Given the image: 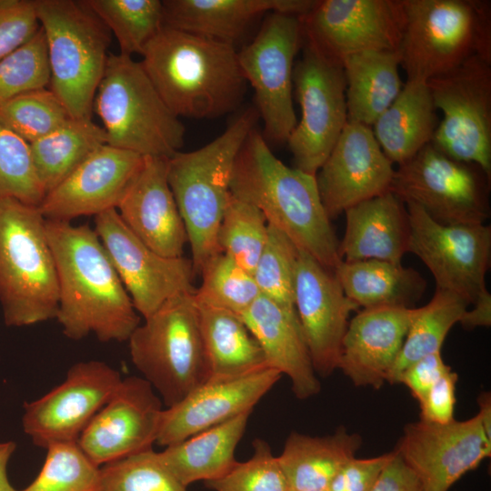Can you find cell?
<instances>
[{
	"mask_svg": "<svg viewBox=\"0 0 491 491\" xmlns=\"http://www.w3.org/2000/svg\"><path fill=\"white\" fill-rule=\"evenodd\" d=\"M45 229L58 278L55 319L64 335L127 341L140 316L95 229L46 219Z\"/></svg>",
	"mask_w": 491,
	"mask_h": 491,
	"instance_id": "1",
	"label": "cell"
},
{
	"mask_svg": "<svg viewBox=\"0 0 491 491\" xmlns=\"http://www.w3.org/2000/svg\"><path fill=\"white\" fill-rule=\"evenodd\" d=\"M230 193L256 206L268 225L326 268L335 271L342 262L316 175L285 165L255 128L236 156Z\"/></svg>",
	"mask_w": 491,
	"mask_h": 491,
	"instance_id": "2",
	"label": "cell"
},
{
	"mask_svg": "<svg viewBox=\"0 0 491 491\" xmlns=\"http://www.w3.org/2000/svg\"><path fill=\"white\" fill-rule=\"evenodd\" d=\"M140 61L178 117L213 119L235 111L247 82L234 45L163 25Z\"/></svg>",
	"mask_w": 491,
	"mask_h": 491,
	"instance_id": "3",
	"label": "cell"
},
{
	"mask_svg": "<svg viewBox=\"0 0 491 491\" xmlns=\"http://www.w3.org/2000/svg\"><path fill=\"white\" fill-rule=\"evenodd\" d=\"M258 116L256 109L247 108L207 145L168 158L167 180L186 230L195 276L221 253L217 232L231 195L235 162Z\"/></svg>",
	"mask_w": 491,
	"mask_h": 491,
	"instance_id": "4",
	"label": "cell"
},
{
	"mask_svg": "<svg viewBox=\"0 0 491 491\" xmlns=\"http://www.w3.org/2000/svg\"><path fill=\"white\" fill-rule=\"evenodd\" d=\"M0 305L8 326L55 319L58 278L38 206L0 198Z\"/></svg>",
	"mask_w": 491,
	"mask_h": 491,
	"instance_id": "5",
	"label": "cell"
},
{
	"mask_svg": "<svg viewBox=\"0 0 491 491\" xmlns=\"http://www.w3.org/2000/svg\"><path fill=\"white\" fill-rule=\"evenodd\" d=\"M397 53L407 81L444 75L469 58L491 60V4L486 0H403Z\"/></svg>",
	"mask_w": 491,
	"mask_h": 491,
	"instance_id": "6",
	"label": "cell"
},
{
	"mask_svg": "<svg viewBox=\"0 0 491 491\" xmlns=\"http://www.w3.org/2000/svg\"><path fill=\"white\" fill-rule=\"evenodd\" d=\"M44 31L50 90L72 118L92 119L112 34L87 0H34Z\"/></svg>",
	"mask_w": 491,
	"mask_h": 491,
	"instance_id": "7",
	"label": "cell"
},
{
	"mask_svg": "<svg viewBox=\"0 0 491 491\" xmlns=\"http://www.w3.org/2000/svg\"><path fill=\"white\" fill-rule=\"evenodd\" d=\"M94 110L111 146L169 158L184 145L185 125L165 105L141 62L132 56L109 54Z\"/></svg>",
	"mask_w": 491,
	"mask_h": 491,
	"instance_id": "8",
	"label": "cell"
},
{
	"mask_svg": "<svg viewBox=\"0 0 491 491\" xmlns=\"http://www.w3.org/2000/svg\"><path fill=\"white\" fill-rule=\"evenodd\" d=\"M195 292L165 301L127 340L134 366L165 407L177 404L209 379Z\"/></svg>",
	"mask_w": 491,
	"mask_h": 491,
	"instance_id": "9",
	"label": "cell"
},
{
	"mask_svg": "<svg viewBox=\"0 0 491 491\" xmlns=\"http://www.w3.org/2000/svg\"><path fill=\"white\" fill-rule=\"evenodd\" d=\"M490 180L480 166L456 160L431 142L395 170L390 192L442 225H483L490 216Z\"/></svg>",
	"mask_w": 491,
	"mask_h": 491,
	"instance_id": "10",
	"label": "cell"
},
{
	"mask_svg": "<svg viewBox=\"0 0 491 491\" xmlns=\"http://www.w3.org/2000/svg\"><path fill=\"white\" fill-rule=\"evenodd\" d=\"M301 47L293 70L301 118L286 143L294 167L316 175L347 124L346 82L341 62L304 35Z\"/></svg>",
	"mask_w": 491,
	"mask_h": 491,
	"instance_id": "11",
	"label": "cell"
},
{
	"mask_svg": "<svg viewBox=\"0 0 491 491\" xmlns=\"http://www.w3.org/2000/svg\"><path fill=\"white\" fill-rule=\"evenodd\" d=\"M426 83L443 113L431 143L456 160L477 165L491 178V60L473 56Z\"/></svg>",
	"mask_w": 491,
	"mask_h": 491,
	"instance_id": "12",
	"label": "cell"
},
{
	"mask_svg": "<svg viewBox=\"0 0 491 491\" xmlns=\"http://www.w3.org/2000/svg\"><path fill=\"white\" fill-rule=\"evenodd\" d=\"M302 43L301 16L271 12L254 40L237 52L244 76L255 90L266 141L286 143L297 124L293 70Z\"/></svg>",
	"mask_w": 491,
	"mask_h": 491,
	"instance_id": "13",
	"label": "cell"
},
{
	"mask_svg": "<svg viewBox=\"0 0 491 491\" xmlns=\"http://www.w3.org/2000/svg\"><path fill=\"white\" fill-rule=\"evenodd\" d=\"M405 204L410 222L408 252L430 270L436 288L463 298L469 306L490 298L486 286L491 258L490 225H442L417 205Z\"/></svg>",
	"mask_w": 491,
	"mask_h": 491,
	"instance_id": "14",
	"label": "cell"
},
{
	"mask_svg": "<svg viewBox=\"0 0 491 491\" xmlns=\"http://www.w3.org/2000/svg\"><path fill=\"white\" fill-rule=\"evenodd\" d=\"M94 229L144 318L171 297L195 291L192 260L166 257L152 250L125 225L115 208L95 215Z\"/></svg>",
	"mask_w": 491,
	"mask_h": 491,
	"instance_id": "15",
	"label": "cell"
},
{
	"mask_svg": "<svg viewBox=\"0 0 491 491\" xmlns=\"http://www.w3.org/2000/svg\"><path fill=\"white\" fill-rule=\"evenodd\" d=\"M122 378L105 362L75 363L60 385L25 405V433L35 445L45 449L52 445L76 443Z\"/></svg>",
	"mask_w": 491,
	"mask_h": 491,
	"instance_id": "16",
	"label": "cell"
},
{
	"mask_svg": "<svg viewBox=\"0 0 491 491\" xmlns=\"http://www.w3.org/2000/svg\"><path fill=\"white\" fill-rule=\"evenodd\" d=\"M303 35L339 62L363 52L397 51L403 0H322L301 17Z\"/></svg>",
	"mask_w": 491,
	"mask_h": 491,
	"instance_id": "17",
	"label": "cell"
},
{
	"mask_svg": "<svg viewBox=\"0 0 491 491\" xmlns=\"http://www.w3.org/2000/svg\"><path fill=\"white\" fill-rule=\"evenodd\" d=\"M164 408L145 379L122 378L76 444L99 467L150 449L156 443Z\"/></svg>",
	"mask_w": 491,
	"mask_h": 491,
	"instance_id": "18",
	"label": "cell"
},
{
	"mask_svg": "<svg viewBox=\"0 0 491 491\" xmlns=\"http://www.w3.org/2000/svg\"><path fill=\"white\" fill-rule=\"evenodd\" d=\"M426 491H448L491 456L481 416L438 425L407 424L395 449Z\"/></svg>",
	"mask_w": 491,
	"mask_h": 491,
	"instance_id": "19",
	"label": "cell"
},
{
	"mask_svg": "<svg viewBox=\"0 0 491 491\" xmlns=\"http://www.w3.org/2000/svg\"><path fill=\"white\" fill-rule=\"evenodd\" d=\"M294 305L314 369L326 377L339 367L348 316L359 307L346 297L335 271L301 249Z\"/></svg>",
	"mask_w": 491,
	"mask_h": 491,
	"instance_id": "20",
	"label": "cell"
},
{
	"mask_svg": "<svg viewBox=\"0 0 491 491\" xmlns=\"http://www.w3.org/2000/svg\"><path fill=\"white\" fill-rule=\"evenodd\" d=\"M395 169L372 128L347 122L316 175L329 219L349 207L390 191Z\"/></svg>",
	"mask_w": 491,
	"mask_h": 491,
	"instance_id": "21",
	"label": "cell"
},
{
	"mask_svg": "<svg viewBox=\"0 0 491 491\" xmlns=\"http://www.w3.org/2000/svg\"><path fill=\"white\" fill-rule=\"evenodd\" d=\"M143 159L105 144L49 191L38 209L46 220L62 222L116 209Z\"/></svg>",
	"mask_w": 491,
	"mask_h": 491,
	"instance_id": "22",
	"label": "cell"
},
{
	"mask_svg": "<svg viewBox=\"0 0 491 491\" xmlns=\"http://www.w3.org/2000/svg\"><path fill=\"white\" fill-rule=\"evenodd\" d=\"M281 376L268 367L239 377L208 379L177 404L164 408L156 444L165 447L176 444L253 411Z\"/></svg>",
	"mask_w": 491,
	"mask_h": 491,
	"instance_id": "23",
	"label": "cell"
},
{
	"mask_svg": "<svg viewBox=\"0 0 491 491\" xmlns=\"http://www.w3.org/2000/svg\"><path fill=\"white\" fill-rule=\"evenodd\" d=\"M167 157L144 156L116 210L148 247L166 257L183 256L186 230L167 180Z\"/></svg>",
	"mask_w": 491,
	"mask_h": 491,
	"instance_id": "24",
	"label": "cell"
},
{
	"mask_svg": "<svg viewBox=\"0 0 491 491\" xmlns=\"http://www.w3.org/2000/svg\"><path fill=\"white\" fill-rule=\"evenodd\" d=\"M418 308L363 309L348 323L338 368L356 386L379 389L387 381Z\"/></svg>",
	"mask_w": 491,
	"mask_h": 491,
	"instance_id": "25",
	"label": "cell"
},
{
	"mask_svg": "<svg viewBox=\"0 0 491 491\" xmlns=\"http://www.w3.org/2000/svg\"><path fill=\"white\" fill-rule=\"evenodd\" d=\"M239 316L261 346L268 367L289 377L296 398L307 399L320 392L296 309L260 294Z\"/></svg>",
	"mask_w": 491,
	"mask_h": 491,
	"instance_id": "26",
	"label": "cell"
},
{
	"mask_svg": "<svg viewBox=\"0 0 491 491\" xmlns=\"http://www.w3.org/2000/svg\"><path fill=\"white\" fill-rule=\"evenodd\" d=\"M345 214L346 232L338 246L342 261L401 264L410 240L408 212L401 199L389 191L349 207Z\"/></svg>",
	"mask_w": 491,
	"mask_h": 491,
	"instance_id": "27",
	"label": "cell"
},
{
	"mask_svg": "<svg viewBox=\"0 0 491 491\" xmlns=\"http://www.w3.org/2000/svg\"><path fill=\"white\" fill-rule=\"evenodd\" d=\"M314 0H165L163 25L234 45L266 13L304 16Z\"/></svg>",
	"mask_w": 491,
	"mask_h": 491,
	"instance_id": "28",
	"label": "cell"
},
{
	"mask_svg": "<svg viewBox=\"0 0 491 491\" xmlns=\"http://www.w3.org/2000/svg\"><path fill=\"white\" fill-rule=\"evenodd\" d=\"M437 125L427 83L406 81L371 128L386 157L401 165L432 142Z\"/></svg>",
	"mask_w": 491,
	"mask_h": 491,
	"instance_id": "29",
	"label": "cell"
},
{
	"mask_svg": "<svg viewBox=\"0 0 491 491\" xmlns=\"http://www.w3.org/2000/svg\"><path fill=\"white\" fill-rule=\"evenodd\" d=\"M252 411L165 447L159 457L185 486L225 476L237 463L235 452Z\"/></svg>",
	"mask_w": 491,
	"mask_h": 491,
	"instance_id": "30",
	"label": "cell"
},
{
	"mask_svg": "<svg viewBox=\"0 0 491 491\" xmlns=\"http://www.w3.org/2000/svg\"><path fill=\"white\" fill-rule=\"evenodd\" d=\"M361 445V436L344 427L325 436L292 432L277 460L288 488H327L338 471L356 456Z\"/></svg>",
	"mask_w": 491,
	"mask_h": 491,
	"instance_id": "31",
	"label": "cell"
},
{
	"mask_svg": "<svg viewBox=\"0 0 491 491\" xmlns=\"http://www.w3.org/2000/svg\"><path fill=\"white\" fill-rule=\"evenodd\" d=\"M335 274L346 297L364 309L414 308L426 288L418 271L382 260L342 261Z\"/></svg>",
	"mask_w": 491,
	"mask_h": 491,
	"instance_id": "32",
	"label": "cell"
},
{
	"mask_svg": "<svg viewBox=\"0 0 491 491\" xmlns=\"http://www.w3.org/2000/svg\"><path fill=\"white\" fill-rule=\"evenodd\" d=\"M347 122L372 127L403 88L397 51H370L342 59Z\"/></svg>",
	"mask_w": 491,
	"mask_h": 491,
	"instance_id": "33",
	"label": "cell"
},
{
	"mask_svg": "<svg viewBox=\"0 0 491 491\" xmlns=\"http://www.w3.org/2000/svg\"><path fill=\"white\" fill-rule=\"evenodd\" d=\"M197 307L209 379L239 377L268 368L261 346L238 314L209 306Z\"/></svg>",
	"mask_w": 491,
	"mask_h": 491,
	"instance_id": "34",
	"label": "cell"
},
{
	"mask_svg": "<svg viewBox=\"0 0 491 491\" xmlns=\"http://www.w3.org/2000/svg\"><path fill=\"white\" fill-rule=\"evenodd\" d=\"M106 142L103 126L92 119L71 118L52 133L31 143L35 168L45 193Z\"/></svg>",
	"mask_w": 491,
	"mask_h": 491,
	"instance_id": "35",
	"label": "cell"
},
{
	"mask_svg": "<svg viewBox=\"0 0 491 491\" xmlns=\"http://www.w3.org/2000/svg\"><path fill=\"white\" fill-rule=\"evenodd\" d=\"M468 306L463 298L436 288L430 302L418 308L386 382L396 384L399 375L407 366L426 356L440 352L447 333L460 322Z\"/></svg>",
	"mask_w": 491,
	"mask_h": 491,
	"instance_id": "36",
	"label": "cell"
},
{
	"mask_svg": "<svg viewBox=\"0 0 491 491\" xmlns=\"http://www.w3.org/2000/svg\"><path fill=\"white\" fill-rule=\"evenodd\" d=\"M117 40L120 54L143 55L163 26L160 0H87Z\"/></svg>",
	"mask_w": 491,
	"mask_h": 491,
	"instance_id": "37",
	"label": "cell"
},
{
	"mask_svg": "<svg viewBox=\"0 0 491 491\" xmlns=\"http://www.w3.org/2000/svg\"><path fill=\"white\" fill-rule=\"evenodd\" d=\"M268 224L254 205L230 195L217 232V245L241 267L253 273L265 247Z\"/></svg>",
	"mask_w": 491,
	"mask_h": 491,
	"instance_id": "38",
	"label": "cell"
},
{
	"mask_svg": "<svg viewBox=\"0 0 491 491\" xmlns=\"http://www.w3.org/2000/svg\"><path fill=\"white\" fill-rule=\"evenodd\" d=\"M199 276L202 283L194 294L197 305L240 315L260 295L253 275L223 253L211 258Z\"/></svg>",
	"mask_w": 491,
	"mask_h": 491,
	"instance_id": "39",
	"label": "cell"
},
{
	"mask_svg": "<svg viewBox=\"0 0 491 491\" xmlns=\"http://www.w3.org/2000/svg\"><path fill=\"white\" fill-rule=\"evenodd\" d=\"M71 118L65 105L46 87L30 90L0 103V123L29 144Z\"/></svg>",
	"mask_w": 491,
	"mask_h": 491,
	"instance_id": "40",
	"label": "cell"
},
{
	"mask_svg": "<svg viewBox=\"0 0 491 491\" xmlns=\"http://www.w3.org/2000/svg\"><path fill=\"white\" fill-rule=\"evenodd\" d=\"M298 254L283 232L268 225L266 243L252 273L261 295L291 310Z\"/></svg>",
	"mask_w": 491,
	"mask_h": 491,
	"instance_id": "41",
	"label": "cell"
},
{
	"mask_svg": "<svg viewBox=\"0 0 491 491\" xmlns=\"http://www.w3.org/2000/svg\"><path fill=\"white\" fill-rule=\"evenodd\" d=\"M35 480L20 491H100V467L76 443L52 445Z\"/></svg>",
	"mask_w": 491,
	"mask_h": 491,
	"instance_id": "42",
	"label": "cell"
},
{
	"mask_svg": "<svg viewBox=\"0 0 491 491\" xmlns=\"http://www.w3.org/2000/svg\"><path fill=\"white\" fill-rule=\"evenodd\" d=\"M100 491H188L153 448L100 466Z\"/></svg>",
	"mask_w": 491,
	"mask_h": 491,
	"instance_id": "43",
	"label": "cell"
},
{
	"mask_svg": "<svg viewBox=\"0 0 491 491\" xmlns=\"http://www.w3.org/2000/svg\"><path fill=\"white\" fill-rule=\"evenodd\" d=\"M45 195L30 144L0 123V198L39 206Z\"/></svg>",
	"mask_w": 491,
	"mask_h": 491,
	"instance_id": "44",
	"label": "cell"
},
{
	"mask_svg": "<svg viewBox=\"0 0 491 491\" xmlns=\"http://www.w3.org/2000/svg\"><path fill=\"white\" fill-rule=\"evenodd\" d=\"M50 82L44 31L0 60V103L22 93L46 87Z\"/></svg>",
	"mask_w": 491,
	"mask_h": 491,
	"instance_id": "45",
	"label": "cell"
},
{
	"mask_svg": "<svg viewBox=\"0 0 491 491\" xmlns=\"http://www.w3.org/2000/svg\"><path fill=\"white\" fill-rule=\"evenodd\" d=\"M253 454L245 462H238L225 476L205 482L214 491H287L288 486L277 456L269 444L254 440Z\"/></svg>",
	"mask_w": 491,
	"mask_h": 491,
	"instance_id": "46",
	"label": "cell"
},
{
	"mask_svg": "<svg viewBox=\"0 0 491 491\" xmlns=\"http://www.w3.org/2000/svg\"><path fill=\"white\" fill-rule=\"evenodd\" d=\"M40 29L34 0H0V60Z\"/></svg>",
	"mask_w": 491,
	"mask_h": 491,
	"instance_id": "47",
	"label": "cell"
},
{
	"mask_svg": "<svg viewBox=\"0 0 491 491\" xmlns=\"http://www.w3.org/2000/svg\"><path fill=\"white\" fill-rule=\"evenodd\" d=\"M395 450L378 456L349 460L335 476L328 491H372Z\"/></svg>",
	"mask_w": 491,
	"mask_h": 491,
	"instance_id": "48",
	"label": "cell"
},
{
	"mask_svg": "<svg viewBox=\"0 0 491 491\" xmlns=\"http://www.w3.org/2000/svg\"><path fill=\"white\" fill-rule=\"evenodd\" d=\"M457 374L452 370L443 376L419 402L420 420L444 425L453 421Z\"/></svg>",
	"mask_w": 491,
	"mask_h": 491,
	"instance_id": "49",
	"label": "cell"
},
{
	"mask_svg": "<svg viewBox=\"0 0 491 491\" xmlns=\"http://www.w3.org/2000/svg\"><path fill=\"white\" fill-rule=\"evenodd\" d=\"M451 370V367L444 362L441 353L436 352L407 366L399 375L396 384H404L419 403L429 389Z\"/></svg>",
	"mask_w": 491,
	"mask_h": 491,
	"instance_id": "50",
	"label": "cell"
},
{
	"mask_svg": "<svg viewBox=\"0 0 491 491\" xmlns=\"http://www.w3.org/2000/svg\"><path fill=\"white\" fill-rule=\"evenodd\" d=\"M372 491H426L416 475L395 450Z\"/></svg>",
	"mask_w": 491,
	"mask_h": 491,
	"instance_id": "51",
	"label": "cell"
},
{
	"mask_svg": "<svg viewBox=\"0 0 491 491\" xmlns=\"http://www.w3.org/2000/svg\"><path fill=\"white\" fill-rule=\"evenodd\" d=\"M466 310L459 323L467 329L491 325V298L485 299Z\"/></svg>",
	"mask_w": 491,
	"mask_h": 491,
	"instance_id": "52",
	"label": "cell"
},
{
	"mask_svg": "<svg viewBox=\"0 0 491 491\" xmlns=\"http://www.w3.org/2000/svg\"><path fill=\"white\" fill-rule=\"evenodd\" d=\"M15 449L14 442L0 443V491H18L12 486L6 474L7 464Z\"/></svg>",
	"mask_w": 491,
	"mask_h": 491,
	"instance_id": "53",
	"label": "cell"
},
{
	"mask_svg": "<svg viewBox=\"0 0 491 491\" xmlns=\"http://www.w3.org/2000/svg\"><path fill=\"white\" fill-rule=\"evenodd\" d=\"M478 414L486 436L491 439V395L489 392L482 393L478 398Z\"/></svg>",
	"mask_w": 491,
	"mask_h": 491,
	"instance_id": "54",
	"label": "cell"
},
{
	"mask_svg": "<svg viewBox=\"0 0 491 491\" xmlns=\"http://www.w3.org/2000/svg\"><path fill=\"white\" fill-rule=\"evenodd\" d=\"M287 491H328V489H327V488H317V489L296 490V489H291V488H288Z\"/></svg>",
	"mask_w": 491,
	"mask_h": 491,
	"instance_id": "55",
	"label": "cell"
}]
</instances>
